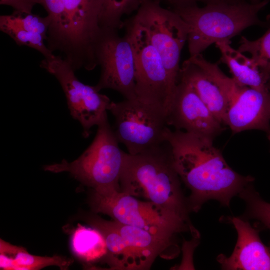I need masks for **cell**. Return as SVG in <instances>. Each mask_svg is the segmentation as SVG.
<instances>
[{
  "instance_id": "obj_7",
  "label": "cell",
  "mask_w": 270,
  "mask_h": 270,
  "mask_svg": "<svg viewBox=\"0 0 270 270\" xmlns=\"http://www.w3.org/2000/svg\"><path fill=\"white\" fill-rule=\"evenodd\" d=\"M108 110L114 118L115 136L128 153L136 154L166 142L165 110L138 98L111 102Z\"/></svg>"
},
{
  "instance_id": "obj_3",
  "label": "cell",
  "mask_w": 270,
  "mask_h": 270,
  "mask_svg": "<svg viewBox=\"0 0 270 270\" xmlns=\"http://www.w3.org/2000/svg\"><path fill=\"white\" fill-rule=\"evenodd\" d=\"M222 0L208 3L202 8L194 4L174 8L188 27L187 42L190 56L201 54L217 42L230 40L246 28L263 26L259 12L268 3Z\"/></svg>"
},
{
  "instance_id": "obj_27",
  "label": "cell",
  "mask_w": 270,
  "mask_h": 270,
  "mask_svg": "<svg viewBox=\"0 0 270 270\" xmlns=\"http://www.w3.org/2000/svg\"><path fill=\"white\" fill-rule=\"evenodd\" d=\"M0 4L10 6L14 11L30 14L36 3L34 0H0Z\"/></svg>"
},
{
  "instance_id": "obj_1",
  "label": "cell",
  "mask_w": 270,
  "mask_h": 270,
  "mask_svg": "<svg viewBox=\"0 0 270 270\" xmlns=\"http://www.w3.org/2000/svg\"><path fill=\"white\" fill-rule=\"evenodd\" d=\"M175 169L190 190L188 209L197 212L207 200H218L228 206L254 178L238 174L227 164L213 140L181 130L166 132Z\"/></svg>"
},
{
  "instance_id": "obj_30",
  "label": "cell",
  "mask_w": 270,
  "mask_h": 270,
  "mask_svg": "<svg viewBox=\"0 0 270 270\" xmlns=\"http://www.w3.org/2000/svg\"><path fill=\"white\" fill-rule=\"evenodd\" d=\"M250 0L252 1L251 2H252V3H256L260 1V0Z\"/></svg>"
},
{
  "instance_id": "obj_20",
  "label": "cell",
  "mask_w": 270,
  "mask_h": 270,
  "mask_svg": "<svg viewBox=\"0 0 270 270\" xmlns=\"http://www.w3.org/2000/svg\"><path fill=\"white\" fill-rule=\"evenodd\" d=\"M90 225L98 229L106 240L108 252L104 258L110 270H130V260L128 248L120 234L108 220L99 218L88 220Z\"/></svg>"
},
{
  "instance_id": "obj_26",
  "label": "cell",
  "mask_w": 270,
  "mask_h": 270,
  "mask_svg": "<svg viewBox=\"0 0 270 270\" xmlns=\"http://www.w3.org/2000/svg\"><path fill=\"white\" fill-rule=\"evenodd\" d=\"M8 16L10 20L19 27L38 34L46 40L50 25V19L48 16L42 17L32 12L27 14L14 10L12 14Z\"/></svg>"
},
{
  "instance_id": "obj_5",
  "label": "cell",
  "mask_w": 270,
  "mask_h": 270,
  "mask_svg": "<svg viewBox=\"0 0 270 270\" xmlns=\"http://www.w3.org/2000/svg\"><path fill=\"white\" fill-rule=\"evenodd\" d=\"M90 204L96 212L102 213L120 224L136 226L167 237L178 234L195 232L189 220L149 201L120 190H94Z\"/></svg>"
},
{
  "instance_id": "obj_31",
  "label": "cell",
  "mask_w": 270,
  "mask_h": 270,
  "mask_svg": "<svg viewBox=\"0 0 270 270\" xmlns=\"http://www.w3.org/2000/svg\"><path fill=\"white\" fill-rule=\"evenodd\" d=\"M268 139L270 142V130L268 132Z\"/></svg>"
},
{
  "instance_id": "obj_18",
  "label": "cell",
  "mask_w": 270,
  "mask_h": 270,
  "mask_svg": "<svg viewBox=\"0 0 270 270\" xmlns=\"http://www.w3.org/2000/svg\"><path fill=\"white\" fill-rule=\"evenodd\" d=\"M0 253L8 256L6 270H38L50 266L66 270L72 264L71 259L60 256H41L32 255L24 248L0 240Z\"/></svg>"
},
{
  "instance_id": "obj_29",
  "label": "cell",
  "mask_w": 270,
  "mask_h": 270,
  "mask_svg": "<svg viewBox=\"0 0 270 270\" xmlns=\"http://www.w3.org/2000/svg\"><path fill=\"white\" fill-rule=\"evenodd\" d=\"M266 88L268 92V97H269V100H270V78L268 80L267 82H266Z\"/></svg>"
},
{
  "instance_id": "obj_12",
  "label": "cell",
  "mask_w": 270,
  "mask_h": 270,
  "mask_svg": "<svg viewBox=\"0 0 270 270\" xmlns=\"http://www.w3.org/2000/svg\"><path fill=\"white\" fill-rule=\"evenodd\" d=\"M189 84L216 118L224 124L228 108L242 86L226 76L218 64L200 54L186 60L180 68L179 80Z\"/></svg>"
},
{
  "instance_id": "obj_25",
  "label": "cell",
  "mask_w": 270,
  "mask_h": 270,
  "mask_svg": "<svg viewBox=\"0 0 270 270\" xmlns=\"http://www.w3.org/2000/svg\"><path fill=\"white\" fill-rule=\"evenodd\" d=\"M246 203L247 217L260 221L270 230V203L264 200L252 186L248 185L238 194Z\"/></svg>"
},
{
  "instance_id": "obj_13",
  "label": "cell",
  "mask_w": 270,
  "mask_h": 270,
  "mask_svg": "<svg viewBox=\"0 0 270 270\" xmlns=\"http://www.w3.org/2000/svg\"><path fill=\"white\" fill-rule=\"evenodd\" d=\"M168 126L214 140L224 130L216 118L188 83L180 80L166 114Z\"/></svg>"
},
{
  "instance_id": "obj_9",
  "label": "cell",
  "mask_w": 270,
  "mask_h": 270,
  "mask_svg": "<svg viewBox=\"0 0 270 270\" xmlns=\"http://www.w3.org/2000/svg\"><path fill=\"white\" fill-rule=\"evenodd\" d=\"M124 28L134 54L136 97L143 102L162 108L166 115L172 92L162 58L144 28L133 16L124 22Z\"/></svg>"
},
{
  "instance_id": "obj_22",
  "label": "cell",
  "mask_w": 270,
  "mask_h": 270,
  "mask_svg": "<svg viewBox=\"0 0 270 270\" xmlns=\"http://www.w3.org/2000/svg\"><path fill=\"white\" fill-rule=\"evenodd\" d=\"M0 30L10 36L18 46H26L39 52L44 58L52 56L54 53L44 44V38L40 34L26 30L14 23L7 15L0 16Z\"/></svg>"
},
{
  "instance_id": "obj_24",
  "label": "cell",
  "mask_w": 270,
  "mask_h": 270,
  "mask_svg": "<svg viewBox=\"0 0 270 270\" xmlns=\"http://www.w3.org/2000/svg\"><path fill=\"white\" fill-rule=\"evenodd\" d=\"M142 0H105L101 18L102 28L120 30L124 27L122 20L124 14L137 10Z\"/></svg>"
},
{
  "instance_id": "obj_11",
  "label": "cell",
  "mask_w": 270,
  "mask_h": 270,
  "mask_svg": "<svg viewBox=\"0 0 270 270\" xmlns=\"http://www.w3.org/2000/svg\"><path fill=\"white\" fill-rule=\"evenodd\" d=\"M118 30L102 28L95 48L100 75L95 86L99 92L111 89L124 99L137 98L136 92V66L133 48L128 36H123Z\"/></svg>"
},
{
  "instance_id": "obj_8",
  "label": "cell",
  "mask_w": 270,
  "mask_h": 270,
  "mask_svg": "<svg viewBox=\"0 0 270 270\" xmlns=\"http://www.w3.org/2000/svg\"><path fill=\"white\" fill-rule=\"evenodd\" d=\"M146 30L168 72L172 96L179 82L181 52L188 40L187 24L174 10L153 0H142L133 16Z\"/></svg>"
},
{
  "instance_id": "obj_17",
  "label": "cell",
  "mask_w": 270,
  "mask_h": 270,
  "mask_svg": "<svg viewBox=\"0 0 270 270\" xmlns=\"http://www.w3.org/2000/svg\"><path fill=\"white\" fill-rule=\"evenodd\" d=\"M215 44L221 54L219 62L226 64L238 84L261 90H267V80L251 58L232 47L230 40L220 41Z\"/></svg>"
},
{
  "instance_id": "obj_6",
  "label": "cell",
  "mask_w": 270,
  "mask_h": 270,
  "mask_svg": "<svg viewBox=\"0 0 270 270\" xmlns=\"http://www.w3.org/2000/svg\"><path fill=\"white\" fill-rule=\"evenodd\" d=\"M105 0H64L66 16L58 52L76 71L98 66L95 48L102 28Z\"/></svg>"
},
{
  "instance_id": "obj_28",
  "label": "cell",
  "mask_w": 270,
  "mask_h": 270,
  "mask_svg": "<svg viewBox=\"0 0 270 270\" xmlns=\"http://www.w3.org/2000/svg\"><path fill=\"white\" fill-rule=\"evenodd\" d=\"M160 3L162 0H153ZM169 3L173 4L175 8L180 6H183L185 5L186 0H164Z\"/></svg>"
},
{
  "instance_id": "obj_16",
  "label": "cell",
  "mask_w": 270,
  "mask_h": 270,
  "mask_svg": "<svg viewBox=\"0 0 270 270\" xmlns=\"http://www.w3.org/2000/svg\"><path fill=\"white\" fill-rule=\"evenodd\" d=\"M270 104L268 90L242 86L230 104L224 124L233 134L250 130H270Z\"/></svg>"
},
{
  "instance_id": "obj_14",
  "label": "cell",
  "mask_w": 270,
  "mask_h": 270,
  "mask_svg": "<svg viewBox=\"0 0 270 270\" xmlns=\"http://www.w3.org/2000/svg\"><path fill=\"white\" fill-rule=\"evenodd\" d=\"M108 222L124 240L130 255L131 270L149 269L158 256L171 259L180 252L175 238L156 234L114 220Z\"/></svg>"
},
{
  "instance_id": "obj_10",
  "label": "cell",
  "mask_w": 270,
  "mask_h": 270,
  "mask_svg": "<svg viewBox=\"0 0 270 270\" xmlns=\"http://www.w3.org/2000/svg\"><path fill=\"white\" fill-rule=\"evenodd\" d=\"M40 66L58 81L66 97L70 114L80 124L82 136L87 138L94 126H98L108 116L111 100L95 86L86 84L76 76L75 70L60 55L44 58Z\"/></svg>"
},
{
  "instance_id": "obj_4",
  "label": "cell",
  "mask_w": 270,
  "mask_h": 270,
  "mask_svg": "<svg viewBox=\"0 0 270 270\" xmlns=\"http://www.w3.org/2000/svg\"><path fill=\"white\" fill-rule=\"evenodd\" d=\"M97 126L92 142L77 159L71 162L64 160L59 164L46 165L44 170L69 172L94 190H120V180L126 152L120 148L108 116Z\"/></svg>"
},
{
  "instance_id": "obj_23",
  "label": "cell",
  "mask_w": 270,
  "mask_h": 270,
  "mask_svg": "<svg viewBox=\"0 0 270 270\" xmlns=\"http://www.w3.org/2000/svg\"><path fill=\"white\" fill-rule=\"evenodd\" d=\"M238 50L243 54H250V58L268 82L270 78V28L256 40H250L242 36Z\"/></svg>"
},
{
  "instance_id": "obj_21",
  "label": "cell",
  "mask_w": 270,
  "mask_h": 270,
  "mask_svg": "<svg viewBox=\"0 0 270 270\" xmlns=\"http://www.w3.org/2000/svg\"><path fill=\"white\" fill-rule=\"evenodd\" d=\"M41 4L50 19L48 32L47 46L52 52H58L64 34L66 9L64 0H34Z\"/></svg>"
},
{
  "instance_id": "obj_2",
  "label": "cell",
  "mask_w": 270,
  "mask_h": 270,
  "mask_svg": "<svg viewBox=\"0 0 270 270\" xmlns=\"http://www.w3.org/2000/svg\"><path fill=\"white\" fill-rule=\"evenodd\" d=\"M120 184V191L189 220L187 200L166 141L136 154L126 152Z\"/></svg>"
},
{
  "instance_id": "obj_19",
  "label": "cell",
  "mask_w": 270,
  "mask_h": 270,
  "mask_svg": "<svg viewBox=\"0 0 270 270\" xmlns=\"http://www.w3.org/2000/svg\"><path fill=\"white\" fill-rule=\"evenodd\" d=\"M70 246L75 256L86 262H94L104 258L108 252L104 238L96 228L80 224L70 238Z\"/></svg>"
},
{
  "instance_id": "obj_15",
  "label": "cell",
  "mask_w": 270,
  "mask_h": 270,
  "mask_svg": "<svg viewBox=\"0 0 270 270\" xmlns=\"http://www.w3.org/2000/svg\"><path fill=\"white\" fill-rule=\"evenodd\" d=\"M238 232V240L232 255L220 254L216 260L224 270H270V247L261 241L258 231L248 220L228 217Z\"/></svg>"
}]
</instances>
